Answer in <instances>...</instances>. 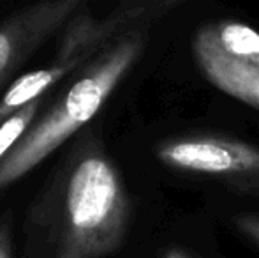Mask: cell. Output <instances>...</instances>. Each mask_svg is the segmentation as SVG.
<instances>
[{"label":"cell","instance_id":"obj_1","mask_svg":"<svg viewBox=\"0 0 259 258\" xmlns=\"http://www.w3.org/2000/svg\"><path fill=\"white\" fill-rule=\"evenodd\" d=\"M127 217L129 202L109 159L72 149L30 209L32 258H103L120 246Z\"/></svg>","mask_w":259,"mask_h":258},{"label":"cell","instance_id":"obj_6","mask_svg":"<svg viewBox=\"0 0 259 258\" xmlns=\"http://www.w3.org/2000/svg\"><path fill=\"white\" fill-rule=\"evenodd\" d=\"M215 35L228 55L259 69V32L243 23H226Z\"/></svg>","mask_w":259,"mask_h":258},{"label":"cell","instance_id":"obj_4","mask_svg":"<svg viewBox=\"0 0 259 258\" xmlns=\"http://www.w3.org/2000/svg\"><path fill=\"white\" fill-rule=\"evenodd\" d=\"M159 158L167 165L201 173L242 172L259 166V152L242 143L217 140H184L160 147Z\"/></svg>","mask_w":259,"mask_h":258},{"label":"cell","instance_id":"obj_9","mask_svg":"<svg viewBox=\"0 0 259 258\" xmlns=\"http://www.w3.org/2000/svg\"><path fill=\"white\" fill-rule=\"evenodd\" d=\"M240 225H242V228L247 232V234H250L254 239L259 241V219L257 217H245V219L240 221Z\"/></svg>","mask_w":259,"mask_h":258},{"label":"cell","instance_id":"obj_10","mask_svg":"<svg viewBox=\"0 0 259 258\" xmlns=\"http://www.w3.org/2000/svg\"><path fill=\"white\" fill-rule=\"evenodd\" d=\"M169 258H182V256H178V255H171Z\"/></svg>","mask_w":259,"mask_h":258},{"label":"cell","instance_id":"obj_3","mask_svg":"<svg viewBox=\"0 0 259 258\" xmlns=\"http://www.w3.org/2000/svg\"><path fill=\"white\" fill-rule=\"evenodd\" d=\"M81 6V0H45L0 21V90L16 82L18 71L53 34L64 30Z\"/></svg>","mask_w":259,"mask_h":258},{"label":"cell","instance_id":"obj_5","mask_svg":"<svg viewBox=\"0 0 259 258\" xmlns=\"http://www.w3.org/2000/svg\"><path fill=\"white\" fill-rule=\"evenodd\" d=\"M199 62L210 80L224 92L259 106V69L228 55L221 48L215 30H205L196 43Z\"/></svg>","mask_w":259,"mask_h":258},{"label":"cell","instance_id":"obj_7","mask_svg":"<svg viewBox=\"0 0 259 258\" xmlns=\"http://www.w3.org/2000/svg\"><path fill=\"white\" fill-rule=\"evenodd\" d=\"M45 99V97H42ZM42 99H37L34 103L27 104L21 110H18L14 115H11L7 121L0 124V161L20 143L21 138L27 134L30 126L37 119V112L42 104Z\"/></svg>","mask_w":259,"mask_h":258},{"label":"cell","instance_id":"obj_2","mask_svg":"<svg viewBox=\"0 0 259 258\" xmlns=\"http://www.w3.org/2000/svg\"><path fill=\"white\" fill-rule=\"evenodd\" d=\"M141 39L122 38L101 50L71 82L48 112L35 119L20 143L0 161V191L7 190L41 165L62 143L92 121L140 57Z\"/></svg>","mask_w":259,"mask_h":258},{"label":"cell","instance_id":"obj_8","mask_svg":"<svg viewBox=\"0 0 259 258\" xmlns=\"http://www.w3.org/2000/svg\"><path fill=\"white\" fill-rule=\"evenodd\" d=\"M0 258H13V221L9 214L0 219Z\"/></svg>","mask_w":259,"mask_h":258}]
</instances>
